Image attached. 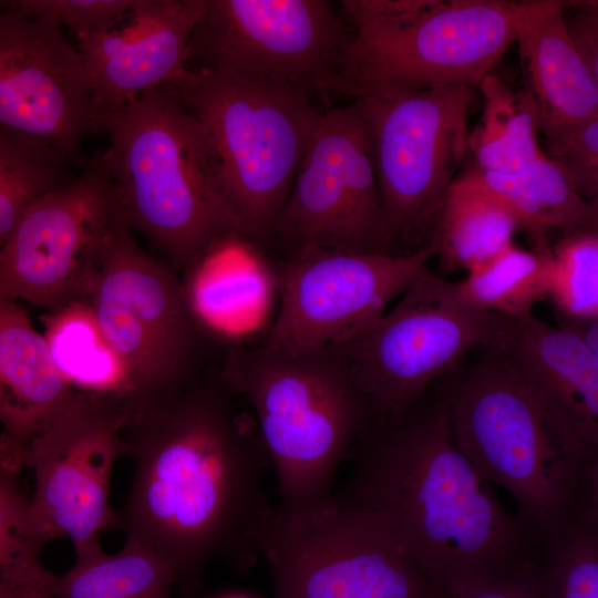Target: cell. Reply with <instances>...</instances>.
Here are the masks:
<instances>
[{
  "label": "cell",
  "mask_w": 598,
  "mask_h": 598,
  "mask_svg": "<svg viewBox=\"0 0 598 598\" xmlns=\"http://www.w3.org/2000/svg\"><path fill=\"white\" fill-rule=\"evenodd\" d=\"M537 598H598V481L588 484L537 556Z\"/></svg>",
  "instance_id": "obj_27"
},
{
  "label": "cell",
  "mask_w": 598,
  "mask_h": 598,
  "mask_svg": "<svg viewBox=\"0 0 598 598\" xmlns=\"http://www.w3.org/2000/svg\"><path fill=\"white\" fill-rule=\"evenodd\" d=\"M234 398L220 375L192 379L159 402L126 409L122 424L133 481L115 529L169 560L188 587L214 556L251 566L276 527L264 489L270 461Z\"/></svg>",
  "instance_id": "obj_1"
},
{
  "label": "cell",
  "mask_w": 598,
  "mask_h": 598,
  "mask_svg": "<svg viewBox=\"0 0 598 598\" xmlns=\"http://www.w3.org/2000/svg\"><path fill=\"white\" fill-rule=\"evenodd\" d=\"M434 256L431 244L404 255L317 247L290 254L279 277V310L261 343L300 352L347 341L379 319Z\"/></svg>",
  "instance_id": "obj_16"
},
{
  "label": "cell",
  "mask_w": 598,
  "mask_h": 598,
  "mask_svg": "<svg viewBox=\"0 0 598 598\" xmlns=\"http://www.w3.org/2000/svg\"><path fill=\"white\" fill-rule=\"evenodd\" d=\"M274 240L289 255L309 247L395 255L357 100L322 113Z\"/></svg>",
  "instance_id": "obj_14"
},
{
  "label": "cell",
  "mask_w": 598,
  "mask_h": 598,
  "mask_svg": "<svg viewBox=\"0 0 598 598\" xmlns=\"http://www.w3.org/2000/svg\"><path fill=\"white\" fill-rule=\"evenodd\" d=\"M43 337L56 370L74 391L115 396L126 404L133 400L127 365L86 301L50 311Z\"/></svg>",
  "instance_id": "obj_24"
},
{
  "label": "cell",
  "mask_w": 598,
  "mask_h": 598,
  "mask_svg": "<svg viewBox=\"0 0 598 598\" xmlns=\"http://www.w3.org/2000/svg\"><path fill=\"white\" fill-rule=\"evenodd\" d=\"M349 27L337 93L359 99L477 86L515 41L506 0H342Z\"/></svg>",
  "instance_id": "obj_5"
},
{
  "label": "cell",
  "mask_w": 598,
  "mask_h": 598,
  "mask_svg": "<svg viewBox=\"0 0 598 598\" xmlns=\"http://www.w3.org/2000/svg\"><path fill=\"white\" fill-rule=\"evenodd\" d=\"M175 584L178 574L169 560L126 539L115 554L101 545L75 554L74 565L56 577L53 598H172Z\"/></svg>",
  "instance_id": "obj_26"
},
{
  "label": "cell",
  "mask_w": 598,
  "mask_h": 598,
  "mask_svg": "<svg viewBox=\"0 0 598 598\" xmlns=\"http://www.w3.org/2000/svg\"><path fill=\"white\" fill-rule=\"evenodd\" d=\"M70 167L43 142L0 126V248L38 197L73 178Z\"/></svg>",
  "instance_id": "obj_29"
},
{
  "label": "cell",
  "mask_w": 598,
  "mask_h": 598,
  "mask_svg": "<svg viewBox=\"0 0 598 598\" xmlns=\"http://www.w3.org/2000/svg\"><path fill=\"white\" fill-rule=\"evenodd\" d=\"M551 252L548 298L558 319L598 318V231L560 236Z\"/></svg>",
  "instance_id": "obj_30"
},
{
  "label": "cell",
  "mask_w": 598,
  "mask_h": 598,
  "mask_svg": "<svg viewBox=\"0 0 598 598\" xmlns=\"http://www.w3.org/2000/svg\"><path fill=\"white\" fill-rule=\"evenodd\" d=\"M206 0H134L104 27L76 37L97 111H111L173 80Z\"/></svg>",
  "instance_id": "obj_18"
},
{
  "label": "cell",
  "mask_w": 598,
  "mask_h": 598,
  "mask_svg": "<svg viewBox=\"0 0 598 598\" xmlns=\"http://www.w3.org/2000/svg\"><path fill=\"white\" fill-rule=\"evenodd\" d=\"M125 411L118 398L75 391L23 446L22 466L34 475L28 516L43 544L66 536L79 554L115 529L110 487L113 466L126 454Z\"/></svg>",
  "instance_id": "obj_13"
},
{
  "label": "cell",
  "mask_w": 598,
  "mask_h": 598,
  "mask_svg": "<svg viewBox=\"0 0 598 598\" xmlns=\"http://www.w3.org/2000/svg\"><path fill=\"white\" fill-rule=\"evenodd\" d=\"M25 309L0 298V424L7 447L22 455L25 443L72 398Z\"/></svg>",
  "instance_id": "obj_21"
},
{
  "label": "cell",
  "mask_w": 598,
  "mask_h": 598,
  "mask_svg": "<svg viewBox=\"0 0 598 598\" xmlns=\"http://www.w3.org/2000/svg\"><path fill=\"white\" fill-rule=\"evenodd\" d=\"M553 252L548 241L523 249L514 244L455 282L460 299L467 306L505 317L532 313L538 301L548 298Z\"/></svg>",
  "instance_id": "obj_28"
},
{
  "label": "cell",
  "mask_w": 598,
  "mask_h": 598,
  "mask_svg": "<svg viewBox=\"0 0 598 598\" xmlns=\"http://www.w3.org/2000/svg\"><path fill=\"white\" fill-rule=\"evenodd\" d=\"M477 86L354 99L364 116L395 255L431 244L447 193L467 152Z\"/></svg>",
  "instance_id": "obj_8"
},
{
  "label": "cell",
  "mask_w": 598,
  "mask_h": 598,
  "mask_svg": "<svg viewBox=\"0 0 598 598\" xmlns=\"http://www.w3.org/2000/svg\"><path fill=\"white\" fill-rule=\"evenodd\" d=\"M348 460L336 504L381 523L444 596L537 558L536 534L458 447L440 380L408 410L374 415Z\"/></svg>",
  "instance_id": "obj_2"
},
{
  "label": "cell",
  "mask_w": 598,
  "mask_h": 598,
  "mask_svg": "<svg viewBox=\"0 0 598 598\" xmlns=\"http://www.w3.org/2000/svg\"><path fill=\"white\" fill-rule=\"evenodd\" d=\"M477 89L483 113L467 136L474 165L484 172L511 174L544 156L537 140V106L528 89L514 91L489 73Z\"/></svg>",
  "instance_id": "obj_25"
},
{
  "label": "cell",
  "mask_w": 598,
  "mask_h": 598,
  "mask_svg": "<svg viewBox=\"0 0 598 598\" xmlns=\"http://www.w3.org/2000/svg\"><path fill=\"white\" fill-rule=\"evenodd\" d=\"M503 347L563 451L598 466V357L569 328L508 317Z\"/></svg>",
  "instance_id": "obj_19"
},
{
  "label": "cell",
  "mask_w": 598,
  "mask_h": 598,
  "mask_svg": "<svg viewBox=\"0 0 598 598\" xmlns=\"http://www.w3.org/2000/svg\"><path fill=\"white\" fill-rule=\"evenodd\" d=\"M396 305L344 342L332 346L375 414L415 404L474 349L503 343L508 317L463 302L455 282L426 267Z\"/></svg>",
  "instance_id": "obj_9"
},
{
  "label": "cell",
  "mask_w": 598,
  "mask_h": 598,
  "mask_svg": "<svg viewBox=\"0 0 598 598\" xmlns=\"http://www.w3.org/2000/svg\"><path fill=\"white\" fill-rule=\"evenodd\" d=\"M514 2L515 41L537 106L544 153L598 116V80L576 53L563 23V1Z\"/></svg>",
  "instance_id": "obj_20"
},
{
  "label": "cell",
  "mask_w": 598,
  "mask_h": 598,
  "mask_svg": "<svg viewBox=\"0 0 598 598\" xmlns=\"http://www.w3.org/2000/svg\"><path fill=\"white\" fill-rule=\"evenodd\" d=\"M440 379L455 441L480 475L505 488L543 543L567 522L598 466L568 456L546 426L508 352L483 347Z\"/></svg>",
  "instance_id": "obj_6"
},
{
  "label": "cell",
  "mask_w": 598,
  "mask_h": 598,
  "mask_svg": "<svg viewBox=\"0 0 598 598\" xmlns=\"http://www.w3.org/2000/svg\"><path fill=\"white\" fill-rule=\"evenodd\" d=\"M579 197L598 200V116H595L545 152Z\"/></svg>",
  "instance_id": "obj_33"
},
{
  "label": "cell",
  "mask_w": 598,
  "mask_h": 598,
  "mask_svg": "<svg viewBox=\"0 0 598 598\" xmlns=\"http://www.w3.org/2000/svg\"><path fill=\"white\" fill-rule=\"evenodd\" d=\"M84 301L124 360L134 386L128 406L159 402L185 386L200 328L184 283L146 254L122 223Z\"/></svg>",
  "instance_id": "obj_10"
},
{
  "label": "cell",
  "mask_w": 598,
  "mask_h": 598,
  "mask_svg": "<svg viewBox=\"0 0 598 598\" xmlns=\"http://www.w3.org/2000/svg\"><path fill=\"white\" fill-rule=\"evenodd\" d=\"M162 86L203 127L244 237L251 244L274 240L322 115L312 95L255 76L185 69Z\"/></svg>",
  "instance_id": "obj_7"
},
{
  "label": "cell",
  "mask_w": 598,
  "mask_h": 598,
  "mask_svg": "<svg viewBox=\"0 0 598 598\" xmlns=\"http://www.w3.org/2000/svg\"><path fill=\"white\" fill-rule=\"evenodd\" d=\"M349 27L329 0H206L183 68L337 93Z\"/></svg>",
  "instance_id": "obj_11"
},
{
  "label": "cell",
  "mask_w": 598,
  "mask_h": 598,
  "mask_svg": "<svg viewBox=\"0 0 598 598\" xmlns=\"http://www.w3.org/2000/svg\"><path fill=\"white\" fill-rule=\"evenodd\" d=\"M517 230L509 208L465 167L447 193L431 245L442 268L470 272L514 244Z\"/></svg>",
  "instance_id": "obj_23"
},
{
  "label": "cell",
  "mask_w": 598,
  "mask_h": 598,
  "mask_svg": "<svg viewBox=\"0 0 598 598\" xmlns=\"http://www.w3.org/2000/svg\"><path fill=\"white\" fill-rule=\"evenodd\" d=\"M473 176L495 194L515 216L518 230L534 243L548 241L579 231H598V200L575 194L558 167L542 156L522 171L511 174L484 172L472 162Z\"/></svg>",
  "instance_id": "obj_22"
},
{
  "label": "cell",
  "mask_w": 598,
  "mask_h": 598,
  "mask_svg": "<svg viewBox=\"0 0 598 598\" xmlns=\"http://www.w3.org/2000/svg\"><path fill=\"white\" fill-rule=\"evenodd\" d=\"M94 134L106 136L101 153L125 224L174 270L187 274L216 247L245 238L203 127L162 85L97 111Z\"/></svg>",
  "instance_id": "obj_3"
},
{
  "label": "cell",
  "mask_w": 598,
  "mask_h": 598,
  "mask_svg": "<svg viewBox=\"0 0 598 598\" xmlns=\"http://www.w3.org/2000/svg\"><path fill=\"white\" fill-rule=\"evenodd\" d=\"M96 112L82 58L62 28L0 3V126L43 142L82 169Z\"/></svg>",
  "instance_id": "obj_17"
},
{
  "label": "cell",
  "mask_w": 598,
  "mask_h": 598,
  "mask_svg": "<svg viewBox=\"0 0 598 598\" xmlns=\"http://www.w3.org/2000/svg\"><path fill=\"white\" fill-rule=\"evenodd\" d=\"M219 375L254 412L276 473L277 517L331 506L336 473L375 415L337 350L235 346Z\"/></svg>",
  "instance_id": "obj_4"
},
{
  "label": "cell",
  "mask_w": 598,
  "mask_h": 598,
  "mask_svg": "<svg viewBox=\"0 0 598 598\" xmlns=\"http://www.w3.org/2000/svg\"><path fill=\"white\" fill-rule=\"evenodd\" d=\"M227 598H249V597H245V596H233V597H227Z\"/></svg>",
  "instance_id": "obj_37"
},
{
  "label": "cell",
  "mask_w": 598,
  "mask_h": 598,
  "mask_svg": "<svg viewBox=\"0 0 598 598\" xmlns=\"http://www.w3.org/2000/svg\"><path fill=\"white\" fill-rule=\"evenodd\" d=\"M563 23L576 53L598 80V2L563 1Z\"/></svg>",
  "instance_id": "obj_35"
},
{
  "label": "cell",
  "mask_w": 598,
  "mask_h": 598,
  "mask_svg": "<svg viewBox=\"0 0 598 598\" xmlns=\"http://www.w3.org/2000/svg\"><path fill=\"white\" fill-rule=\"evenodd\" d=\"M134 0H6L0 3L17 13L43 18L75 37L93 32L127 9Z\"/></svg>",
  "instance_id": "obj_32"
},
{
  "label": "cell",
  "mask_w": 598,
  "mask_h": 598,
  "mask_svg": "<svg viewBox=\"0 0 598 598\" xmlns=\"http://www.w3.org/2000/svg\"><path fill=\"white\" fill-rule=\"evenodd\" d=\"M56 577L30 550L0 575V598H53Z\"/></svg>",
  "instance_id": "obj_34"
},
{
  "label": "cell",
  "mask_w": 598,
  "mask_h": 598,
  "mask_svg": "<svg viewBox=\"0 0 598 598\" xmlns=\"http://www.w3.org/2000/svg\"><path fill=\"white\" fill-rule=\"evenodd\" d=\"M21 463L0 448V575L25 553L43 543L33 533L28 516V498L20 491Z\"/></svg>",
  "instance_id": "obj_31"
},
{
  "label": "cell",
  "mask_w": 598,
  "mask_h": 598,
  "mask_svg": "<svg viewBox=\"0 0 598 598\" xmlns=\"http://www.w3.org/2000/svg\"><path fill=\"white\" fill-rule=\"evenodd\" d=\"M125 223L101 151L66 184L38 197L0 248V298L47 310L83 300Z\"/></svg>",
  "instance_id": "obj_12"
},
{
  "label": "cell",
  "mask_w": 598,
  "mask_h": 598,
  "mask_svg": "<svg viewBox=\"0 0 598 598\" xmlns=\"http://www.w3.org/2000/svg\"><path fill=\"white\" fill-rule=\"evenodd\" d=\"M455 598H537V558Z\"/></svg>",
  "instance_id": "obj_36"
},
{
  "label": "cell",
  "mask_w": 598,
  "mask_h": 598,
  "mask_svg": "<svg viewBox=\"0 0 598 598\" xmlns=\"http://www.w3.org/2000/svg\"><path fill=\"white\" fill-rule=\"evenodd\" d=\"M264 557L274 598H448L381 523L336 502L277 517Z\"/></svg>",
  "instance_id": "obj_15"
}]
</instances>
